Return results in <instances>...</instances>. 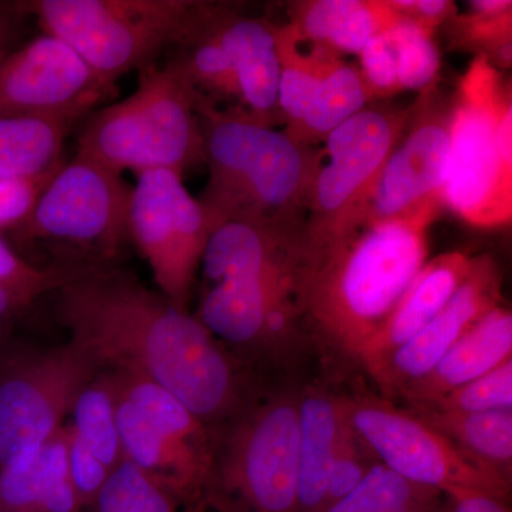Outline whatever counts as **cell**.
<instances>
[{"label": "cell", "instance_id": "cell-1", "mask_svg": "<svg viewBox=\"0 0 512 512\" xmlns=\"http://www.w3.org/2000/svg\"><path fill=\"white\" fill-rule=\"evenodd\" d=\"M55 315L101 370L163 387L211 429L258 399L251 369L195 315L114 265L77 268L55 291Z\"/></svg>", "mask_w": 512, "mask_h": 512}, {"label": "cell", "instance_id": "cell-2", "mask_svg": "<svg viewBox=\"0 0 512 512\" xmlns=\"http://www.w3.org/2000/svg\"><path fill=\"white\" fill-rule=\"evenodd\" d=\"M441 205L326 238H303L296 296L306 330L359 362L429 256Z\"/></svg>", "mask_w": 512, "mask_h": 512}, {"label": "cell", "instance_id": "cell-38", "mask_svg": "<svg viewBox=\"0 0 512 512\" xmlns=\"http://www.w3.org/2000/svg\"><path fill=\"white\" fill-rule=\"evenodd\" d=\"M63 165V164H62ZM62 165L35 177L0 178V232L15 231L35 210L40 195Z\"/></svg>", "mask_w": 512, "mask_h": 512}, {"label": "cell", "instance_id": "cell-14", "mask_svg": "<svg viewBox=\"0 0 512 512\" xmlns=\"http://www.w3.org/2000/svg\"><path fill=\"white\" fill-rule=\"evenodd\" d=\"M131 188L130 237L153 271L158 291L187 309L201 269L210 227L183 175L171 170L136 174Z\"/></svg>", "mask_w": 512, "mask_h": 512}, {"label": "cell", "instance_id": "cell-41", "mask_svg": "<svg viewBox=\"0 0 512 512\" xmlns=\"http://www.w3.org/2000/svg\"><path fill=\"white\" fill-rule=\"evenodd\" d=\"M447 512H511L508 498L484 493V491L457 490L444 494Z\"/></svg>", "mask_w": 512, "mask_h": 512}, {"label": "cell", "instance_id": "cell-34", "mask_svg": "<svg viewBox=\"0 0 512 512\" xmlns=\"http://www.w3.org/2000/svg\"><path fill=\"white\" fill-rule=\"evenodd\" d=\"M446 413H481L512 409V359L473 382L458 387L429 406L419 407Z\"/></svg>", "mask_w": 512, "mask_h": 512}, {"label": "cell", "instance_id": "cell-29", "mask_svg": "<svg viewBox=\"0 0 512 512\" xmlns=\"http://www.w3.org/2000/svg\"><path fill=\"white\" fill-rule=\"evenodd\" d=\"M279 66V113L288 127L286 133L299 126L309 109L320 80L339 56L328 50L312 46L309 52L302 49V37L291 25H275Z\"/></svg>", "mask_w": 512, "mask_h": 512}, {"label": "cell", "instance_id": "cell-45", "mask_svg": "<svg viewBox=\"0 0 512 512\" xmlns=\"http://www.w3.org/2000/svg\"><path fill=\"white\" fill-rule=\"evenodd\" d=\"M207 505H210L215 512H247L242 510L238 504L229 500L228 497L217 493V491H210L207 495Z\"/></svg>", "mask_w": 512, "mask_h": 512}, {"label": "cell", "instance_id": "cell-10", "mask_svg": "<svg viewBox=\"0 0 512 512\" xmlns=\"http://www.w3.org/2000/svg\"><path fill=\"white\" fill-rule=\"evenodd\" d=\"M92 356L63 345L0 349V470L36 453L70 414L84 386L100 372Z\"/></svg>", "mask_w": 512, "mask_h": 512}, {"label": "cell", "instance_id": "cell-15", "mask_svg": "<svg viewBox=\"0 0 512 512\" xmlns=\"http://www.w3.org/2000/svg\"><path fill=\"white\" fill-rule=\"evenodd\" d=\"M113 93L72 47L49 33L0 59V117L73 126Z\"/></svg>", "mask_w": 512, "mask_h": 512}, {"label": "cell", "instance_id": "cell-43", "mask_svg": "<svg viewBox=\"0 0 512 512\" xmlns=\"http://www.w3.org/2000/svg\"><path fill=\"white\" fill-rule=\"evenodd\" d=\"M23 18L19 12L16 2H0V59L10 52L12 40L15 39L18 20Z\"/></svg>", "mask_w": 512, "mask_h": 512}, {"label": "cell", "instance_id": "cell-20", "mask_svg": "<svg viewBox=\"0 0 512 512\" xmlns=\"http://www.w3.org/2000/svg\"><path fill=\"white\" fill-rule=\"evenodd\" d=\"M302 234L249 221H227L212 229L202 255L205 286L292 272L301 259Z\"/></svg>", "mask_w": 512, "mask_h": 512}, {"label": "cell", "instance_id": "cell-31", "mask_svg": "<svg viewBox=\"0 0 512 512\" xmlns=\"http://www.w3.org/2000/svg\"><path fill=\"white\" fill-rule=\"evenodd\" d=\"M466 16L456 19L457 42L480 50L478 55L487 57L495 69L511 66V16L510 0H474Z\"/></svg>", "mask_w": 512, "mask_h": 512}, {"label": "cell", "instance_id": "cell-4", "mask_svg": "<svg viewBox=\"0 0 512 512\" xmlns=\"http://www.w3.org/2000/svg\"><path fill=\"white\" fill-rule=\"evenodd\" d=\"M197 93L174 59L140 70L130 96L93 111L77 154L117 173L171 170L184 175L204 164Z\"/></svg>", "mask_w": 512, "mask_h": 512}, {"label": "cell", "instance_id": "cell-12", "mask_svg": "<svg viewBox=\"0 0 512 512\" xmlns=\"http://www.w3.org/2000/svg\"><path fill=\"white\" fill-rule=\"evenodd\" d=\"M296 271L205 286L195 318L249 369L286 366L306 332Z\"/></svg>", "mask_w": 512, "mask_h": 512}, {"label": "cell", "instance_id": "cell-9", "mask_svg": "<svg viewBox=\"0 0 512 512\" xmlns=\"http://www.w3.org/2000/svg\"><path fill=\"white\" fill-rule=\"evenodd\" d=\"M217 439V491L247 512H296L299 393L256 399Z\"/></svg>", "mask_w": 512, "mask_h": 512}, {"label": "cell", "instance_id": "cell-3", "mask_svg": "<svg viewBox=\"0 0 512 512\" xmlns=\"http://www.w3.org/2000/svg\"><path fill=\"white\" fill-rule=\"evenodd\" d=\"M210 180L200 204L210 231L249 221L302 234L316 154L244 110L197 99Z\"/></svg>", "mask_w": 512, "mask_h": 512}, {"label": "cell", "instance_id": "cell-18", "mask_svg": "<svg viewBox=\"0 0 512 512\" xmlns=\"http://www.w3.org/2000/svg\"><path fill=\"white\" fill-rule=\"evenodd\" d=\"M474 258L446 252L427 261L394 306L386 322L367 342L357 365L372 377L397 349L416 336L450 302L466 281Z\"/></svg>", "mask_w": 512, "mask_h": 512}, {"label": "cell", "instance_id": "cell-26", "mask_svg": "<svg viewBox=\"0 0 512 512\" xmlns=\"http://www.w3.org/2000/svg\"><path fill=\"white\" fill-rule=\"evenodd\" d=\"M446 437L467 460L510 485L512 409L481 413L409 410Z\"/></svg>", "mask_w": 512, "mask_h": 512}, {"label": "cell", "instance_id": "cell-36", "mask_svg": "<svg viewBox=\"0 0 512 512\" xmlns=\"http://www.w3.org/2000/svg\"><path fill=\"white\" fill-rule=\"evenodd\" d=\"M343 412H345V404H343ZM377 464H380L379 460L366 446L365 441L360 439L345 412L342 427H340L338 447L329 468L322 512L352 493Z\"/></svg>", "mask_w": 512, "mask_h": 512}, {"label": "cell", "instance_id": "cell-17", "mask_svg": "<svg viewBox=\"0 0 512 512\" xmlns=\"http://www.w3.org/2000/svg\"><path fill=\"white\" fill-rule=\"evenodd\" d=\"M503 276L491 256L474 258L464 284L439 315L402 348L396 350L372 376L386 399L400 397L421 379L474 325L501 305Z\"/></svg>", "mask_w": 512, "mask_h": 512}, {"label": "cell", "instance_id": "cell-25", "mask_svg": "<svg viewBox=\"0 0 512 512\" xmlns=\"http://www.w3.org/2000/svg\"><path fill=\"white\" fill-rule=\"evenodd\" d=\"M173 47L171 59L181 67L198 97L218 107L227 104L229 109H241L237 73L218 35L212 3L197 2Z\"/></svg>", "mask_w": 512, "mask_h": 512}, {"label": "cell", "instance_id": "cell-6", "mask_svg": "<svg viewBox=\"0 0 512 512\" xmlns=\"http://www.w3.org/2000/svg\"><path fill=\"white\" fill-rule=\"evenodd\" d=\"M113 383L124 460L187 508L207 505L215 474V430L163 387L107 370Z\"/></svg>", "mask_w": 512, "mask_h": 512}, {"label": "cell", "instance_id": "cell-13", "mask_svg": "<svg viewBox=\"0 0 512 512\" xmlns=\"http://www.w3.org/2000/svg\"><path fill=\"white\" fill-rule=\"evenodd\" d=\"M353 429L380 464L421 487L443 494L484 491L508 498L511 487L467 460L430 424L386 397L342 396Z\"/></svg>", "mask_w": 512, "mask_h": 512}, {"label": "cell", "instance_id": "cell-11", "mask_svg": "<svg viewBox=\"0 0 512 512\" xmlns=\"http://www.w3.org/2000/svg\"><path fill=\"white\" fill-rule=\"evenodd\" d=\"M450 106L423 92L407 121L402 137L384 161L375 180L335 224L306 237L326 238L345 234L365 225L404 217L441 205L450 151Z\"/></svg>", "mask_w": 512, "mask_h": 512}, {"label": "cell", "instance_id": "cell-42", "mask_svg": "<svg viewBox=\"0 0 512 512\" xmlns=\"http://www.w3.org/2000/svg\"><path fill=\"white\" fill-rule=\"evenodd\" d=\"M32 305L28 299L0 286V328H13L16 319Z\"/></svg>", "mask_w": 512, "mask_h": 512}, {"label": "cell", "instance_id": "cell-39", "mask_svg": "<svg viewBox=\"0 0 512 512\" xmlns=\"http://www.w3.org/2000/svg\"><path fill=\"white\" fill-rule=\"evenodd\" d=\"M387 30L370 39L359 53L360 76L372 101L400 93L396 55Z\"/></svg>", "mask_w": 512, "mask_h": 512}, {"label": "cell", "instance_id": "cell-19", "mask_svg": "<svg viewBox=\"0 0 512 512\" xmlns=\"http://www.w3.org/2000/svg\"><path fill=\"white\" fill-rule=\"evenodd\" d=\"M218 35L237 73L241 109L251 119L274 127L279 113V66L275 25L231 6L214 5Z\"/></svg>", "mask_w": 512, "mask_h": 512}, {"label": "cell", "instance_id": "cell-22", "mask_svg": "<svg viewBox=\"0 0 512 512\" xmlns=\"http://www.w3.org/2000/svg\"><path fill=\"white\" fill-rule=\"evenodd\" d=\"M67 468L66 424L32 456L0 470V512H82Z\"/></svg>", "mask_w": 512, "mask_h": 512}, {"label": "cell", "instance_id": "cell-16", "mask_svg": "<svg viewBox=\"0 0 512 512\" xmlns=\"http://www.w3.org/2000/svg\"><path fill=\"white\" fill-rule=\"evenodd\" d=\"M410 114L412 109L367 106L330 131L313 165L306 234L335 224L362 197L402 137Z\"/></svg>", "mask_w": 512, "mask_h": 512}, {"label": "cell", "instance_id": "cell-24", "mask_svg": "<svg viewBox=\"0 0 512 512\" xmlns=\"http://www.w3.org/2000/svg\"><path fill=\"white\" fill-rule=\"evenodd\" d=\"M342 396L322 387L299 392V457L296 512H322L329 468L343 421Z\"/></svg>", "mask_w": 512, "mask_h": 512}, {"label": "cell", "instance_id": "cell-37", "mask_svg": "<svg viewBox=\"0 0 512 512\" xmlns=\"http://www.w3.org/2000/svg\"><path fill=\"white\" fill-rule=\"evenodd\" d=\"M76 269L64 264L37 268L23 259L0 232V286L32 303L45 293L55 292Z\"/></svg>", "mask_w": 512, "mask_h": 512}, {"label": "cell", "instance_id": "cell-30", "mask_svg": "<svg viewBox=\"0 0 512 512\" xmlns=\"http://www.w3.org/2000/svg\"><path fill=\"white\" fill-rule=\"evenodd\" d=\"M370 101L359 67L339 59L320 80L299 126L285 133L298 143L311 146L325 140L330 131L365 109Z\"/></svg>", "mask_w": 512, "mask_h": 512}, {"label": "cell", "instance_id": "cell-28", "mask_svg": "<svg viewBox=\"0 0 512 512\" xmlns=\"http://www.w3.org/2000/svg\"><path fill=\"white\" fill-rule=\"evenodd\" d=\"M67 434L74 443L92 454L110 471L124 461L119 424H117L116 399L113 383L107 370H100L83 387L70 410Z\"/></svg>", "mask_w": 512, "mask_h": 512}, {"label": "cell", "instance_id": "cell-8", "mask_svg": "<svg viewBox=\"0 0 512 512\" xmlns=\"http://www.w3.org/2000/svg\"><path fill=\"white\" fill-rule=\"evenodd\" d=\"M131 188L123 174L79 156L62 165L28 220L12 231L19 241L52 242L70 265L111 266L130 237Z\"/></svg>", "mask_w": 512, "mask_h": 512}, {"label": "cell", "instance_id": "cell-44", "mask_svg": "<svg viewBox=\"0 0 512 512\" xmlns=\"http://www.w3.org/2000/svg\"><path fill=\"white\" fill-rule=\"evenodd\" d=\"M390 512H447L446 495L439 490L424 491L413 500L407 501Z\"/></svg>", "mask_w": 512, "mask_h": 512}, {"label": "cell", "instance_id": "cell-40", "mask_svg": "<svg viewBox=\"0 0 512 512\" xmlns=\"http://www.w3.org/2000/svg\"><path fill=\"white\" fill-rule=\"evenodd\" d=\"M390 8L404 19L431 30L456 16V3L448 0H387Z\"/></svg>", "mask_w": 512, "mask_h": 512}, {"label": "cell", "instance_id": "cell-46", "mask_svg": "<svg viewBox=\"0 0 512 512\" xmlns=\"http://www.w3.org/2000/svg\"><path fill=\"white\" fill-rule=\"evenodd\" d=\"M10 332H12V328H0V349H2L5 343L10 339Z\"/></svg>", "mask_w": 512, "mask_h": 512}, {"label": "cell", "instance_id": "cell-27", "mask_svg": "<svg viewBox=\"0 0 512 512\" xmlns=\"http://www.w3.org/2000/svg\"><path fill=\"white\" fill-rule=\"evenodd\" d=\"M72 124L0 117V178L35 177L63 164L64 140Z\"/></svg>", "mask_w": 512, "mask_h": 512}, {"label": "cell", "instance_id": "cell-5", "mask_svg": "<svg viewBox=\"0 0 512 512\" xmlns=\"http://www.w3.org/2000/svg\"><path fill=\"white\" fill-rule=\"evenodd\" d=\"M444 207L477 228L512 218V99L501 72L477 55L450 103Z\"/></svg>", "mask_w": 512, "mask_h": 512}, {"label": "cell", "instance_id": "cell-35", "mask_svg": "<svg viewBox=\"0 0 512 512\" xmlns=\"http://www.w3.org/2000/svg\"><path fill=\"white\" fill-rule=\"evenodd\" d=\"M429 490L377 464L352 493L323 512H390ZM434 490V488H433Z\"/></svg>", "mask_w": 512, "mask_h": 512}, {"label": "cell", "instance_id": "cell-21", "mask_svg": "<svg viewBox=\"0 0 512 512\" xmlns=\"http://www.w3.org/2000/svg\"><path fill=\"white\" fill-rule=\"evenodd\" d=\"M512 359V315L500 305L478 320L441 357L427 375L410 384L399 399L410 409L429 406L440 397L491 372Z\"/></svg>", "mask_w": 512, "mask_h": 512}, {"label": "cell", "instance_id": "cell-32", "mask_svg": "<svg viewBox=\"0 0 512 512\" xmlns=\"http://www.w3.org/2000/svg\"><path fill=\"white\" fill-rule=\"evenodd\" d=\"M180 508L167 491L124 460L82 512H180Z\"/></svg>", "mask_w": 512, "mask_h": 512}, {"label": "cell", "instance_id": "cell-7", "mask_svg": "<svg viewBox=\"0 0 512 512\" xmlns=\"http://www.w3.org/2000/svg\"><path fill=\"white\" fill-rule=\"evenodd\" d=\"M197 2L190 0H28L45 33L63 40L107 86L141 70L184 32Z\"/></svg>", "mask_w": 512, "mask_h": 512}, {"label": "cell", "instance_id": "cell-23", "mask_svg": "<svg viewBox=\"0 0 512 512\" xmlns=\"http://www.w3.org/2000/svg\"><path fill=\"white\" fill-rule=\"evenodd\" d=\"M400 16L380 0H309L292 6L293 29L312 46L340 55H359Z\"/></svg>", "mask_w": 512, "mask_h": 512}, {"label": "cell", "instance_id": "cell-33", "mask_svg": "<svg viewBox=\"0 0 512 512\" xmlns=\"http://www.w3.org/2000/svg\"><path fill=\"white\" fill-rule=\"evenodd\" d=\"M396 55L400 92H427L436 84L441 60L433 32L400 16L387 30Z\"/></svg>", "mask_w": 512, "mask_h": 512}]
</instances>
